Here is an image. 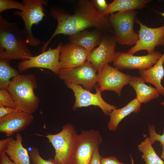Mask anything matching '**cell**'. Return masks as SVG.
<instances>
[{"label":"cell","instance_id":"1","mask_svg":"<svg viewBox=\"0 0 164 164\" xmlns=\"http://www.w3.org/2000/svg\"><path fill=\"white\" fill-rule=\"evenodd\" d=\"M50 12L57 21V25L51 37L42 46V52L46 50L52 39L58 34L69 36L91 27L104 33H114L108 18L99 13L91 1L88 0H79L72 14L57 7L51 8Z\"/></svg>","mask_w":164,"mask_h":164},{"label":"cell","instance_id":"2","mask_svg":"<svg viewBox=\"0 0 164 164\" xmlns=\"http://www.w3.org/2000/svg\"><path fill=\"white\" fill-rule=\"evenodd\" d=\"M26 35L18 24L4 19L0 14V59L24 61L33 56Z\"/></svg>","mask_w":164,"mask_h":164},{"label":"cell","instance_id":"3","mask_svg":"<svg viewBox=\"0 0 164 164\" xmlns=\"http://www.w3.org/2000/svg\"><path fill=\"white\" fill-rule=\"evenodd\" d=\"M37 79L33 74H19L11 80L8 89L16 108L20 111L32 114L38 108L39 98L34 89L37 88Z\"/></svg>","mask_w":164,"mask_h":164},{"label":"cell","instance_id":"4","mask_svg":"<svg viewBox=\"0 0 164 164\" xmlns=\"http://www.w3.org/2000/svg\"><path fill=\"white\" fill-rule=\"evenodd\" d=\"M38 135L46 137L52 144L55 152L53 160L57 164H71L78 134L71 124H65L56 134Z\"/></svg>","mask_w":164,"mask_h":164},{"label":"cell","instance_id":"5","mask_svg":"<svg viewBox=\"0 0 164 164\" xmlns=\"http://www.w3.org/2000/svg\"><path fill=\"white\" fill-rule=\"evenodd\" d=\"M137 12L135 10L119 11L110 14L108 18L114 30L117 43L121 45H135L139 39L133 26Z\"/></svg>","mask_w":164,"mask_h":164},{"label":"cell","instance_id":"6","mask_svg":"<svg viewBox=\"0 0 164 164\" xmlns=\"http://www.w3.org/2000/svg\"><path fill=\"white\" fill-rule=\"evenodd\" d=\"M48 2L46 0H23L22 2L26 6L25 10L16 11L13 14V15H18L23 19L24 24L23 30L28 45L31 46L37 47L42 43L33 36L32 28L33 25L39 24L45 16L44 5H46Z\"/></svg>","mask_w":164,"mask_h":164},{"label":"cell","instance_id":"7","mask_svg":"<svg viewBox=\"0 0 164 164\" xmlns=\"http://www.w3.org/2000/svg\"><path fill=\"white\" fill-rule=\"evenodd\" d=\"M102 142L98 131H82L77 135L71 164H88L95 149Z\"/></svg>","mask_w":164,"mask_h":164},{"label":"cell","instance_id":"8","mask_svg":"<svg viewBox=\"0 0 164 164\" xmlns=\"http://www.w3.org/2000/svg\"><path fill=\"white\" fill-rule=\"evenodd\" d=\"M65 83L67 87L71 89L74 93L75 100L72 108L73 110L79 108L92 105L98 106L105 115H108L117 108V106L107 103L103 99L101 96L102 91L98 85H96L95 88L96 93L93 94L84 89L80 85Z\"/></svg>","mask_w":164,"mask_h":164},{"label":"cell","instance_id":"9","mask_svg":"<svg viewBox=\"0 0 164 164\" xmlns=\"http://www.w3.org/2000/svg\"><path fill=\"white\" fill-rule=\"evenodd\" d=\"M97 72L92 64L87 61L77 67L60 69L58 76L65 83L82 85L84 89L90 91L96 85Z\"/></svg>","mask_w":164,"mask_h":164},{"label":"cell","instance_id":"10","mask_svg":"<svg viewBox=\"0 0 164 164\" xmlns=\"http://www.w3.org/2000/svg\"><path fill=\"white\" fill-rule=\"evenodd\" d=\"M136 22L140 26L138 31L139 39L127 53L133 55L142 50H146L148 54L154 53L157 46H164V25L157 28H150L143 25L137 18Z\"/></svg>","mask_w":164,"mask_h":164},{"label":"cell","instance_id":"11","mask_svg":"<svg viewBox=\"0 0 164 164\" xmlns=\"http://www.w3.org/2000/svg\"><path fill=\"white\" fill-rule=\"evenodd\" d=\"M63 46V43L59 42L55 49L49 48L47 51L42 52L37 56L20 61L18 65V70L22 72L32 68H41L50 70L58 75L60 70L59 57Z\"/></svg>","mask_w":164,"mask_h":164},{"label":"cell","instance_id":"12","mask_svg":"<svg viewBox=\"0 0 164 164\" xmlns=\"http://www.w3.org/2000/svg\"><path fill=\"white\" fill-rule=\"evenodd\" d=\"M117 43L114 33H104L98 47L88 53L87 61L98 72L105 65L113 62Z\"/></svg>","mask_w":164,"mask_h":164},{"label":"cell","instance_id":"13","mask_svg":"<svg viewBox=\"0 0 164 164\" xmlns=\"http://www.w3.org/2000/svg\"><path fill=\"white\" fill-rule=\"evenodd\" d=\"M98 85L102 91H112L119 97L121 96V91L124 86L130 82L131 76L124 73L116 67L108 64L105 65L98 72Z\"/></svg>","mask_w":164,"mask_h":164},{"label":"cell","instance_id":"14","mask_svg":"<svg viewBox=\"0 0 164 164\" xmlns=\"http://www.w3.org/2000/svg\"><path fill=\"white\" fill-rule=\"evenodd\" d=\"M162 54L155 51L151 54L143 56H135L127 53L116 52L113 64L119 70L124 69L144 70L153 66Z\"/></svg>","mask_w":164,"mask_h":164},{"label":"cell","instance_id":"15","mask_svg":"<svg viewBox=\"0 0 164 164\" xmlns=\"http://www.w3.org/2000/svg\"><path fill=\"white\" fill-rule=\"evenodd\" d=\"M88 53L84 48L73 43L63 45L59 57L60 70L80 66L87 61Z\"/></svg>","mask_w":164,"mask_h":164},{"label":"cell","instance_id":"16","mask_svg":"<svg viewBox=\"0 0 164 164\" xmlns=\"http://www.w3.org/2000/svg\"><path fill=\"white\" fill-rule=\"evenodd\" d=\"M32 114L18 111L6 115L0 118V132L8 137L22 131L33 121Z\"/></svg>","mask_w":164,"mask_h":164},{"label":"cell","instance_id":"17","mask_svg":"<svg viewBox=\"0 0 164 164\" xmlns=\"http://www.w3.org/2000/svg\"><path fill=\"white\" fill-rule=\"evenodd\" d=\"M15 139L8 138L6 145L2 152H5L16 164H30V159L27 150L22 144V138L19 133L16 134Z\"/></svg>","mask_w":164,"mask_h":164},{"label":"cell","instance_id":"18","mask_svg":"<svg viewBox=\"0 0 164 164\" xmlns=\"http://www.w3.org/2000/svg\"><path fill=\"white\" fill-rule=\"evenodd\" d=\"M104 33L95 29L93 31L85 29L69 36L70 42L80 46L89 53L100 43Z\"/></svg>","mask_w":164,"mask_h":164},{"label":"cell","instance_id":"19","mask_svg":"<svg viewBox=\"0 0 164 164\" xmlns=\"http://www.w3.org/2000/svg\"><path fill=\"white\" fill-rule=\"evenodd\" d=\"M164 53L156 63L149 69L139 71L140 77L145 81L153 84L159 94L164 96V87L161 83L164 77Z\"/></svg>","mask_w":164,"mask_h":164},{"label":"cell","instance_id":"20","mask_svg":"<svg viewBox=\"0 0 164 164\" xmlns=\"http://www.w3.org/2000/svg\"><path fill=\"white\" fill-rule=\"evenodd\" d=\"M129 84L135 90L136 94V98L141 104L146 103L159 97V93L158 90L146 85L140 77L131 76Z\"/></svg>","mask_w":164,"mask_h":164},{"label":"cell","instance_id":"21","mask_svg":"<svg viewBox=\"0 0 164 164\" xmlns=\"http://www.w3.org/2000/svg\"><path fill=\"white\" fill-rule=\"evenodd\" d=\"M141 104L135 98L124 107L113 110L109 114V129L112 131L116 130L119 123L125 118L132 113H137L140 111Z\"/></svg>","mask_w":164,"mask_h":164},{"label":"cell","instance_id":"22","mask_svg":"<svg viewBox=\"0 0 164 164\" xmlns=\"http://www.w3.org/2000/svg\"><path fill=\"white\" fill-rule=\"evenodd\" d=\"M150 0H114L108 4L107 10L103 14L105 16L115 12L135 10L142 9L151 2Z\"/></svg>","mask_w":164,"mask_h":164},{"label":"cell","instance_id":"23","mask_svg":"<svg viewBox=\"0 0 164 164\" xmlns=\"http://www.w3.org/2000/svg\"><path fill=\"white\" fill-rule=\"evenodd\" d=\"M152 145L149 137H148L138 145V149L142 153V157L145 164H164Z\"/></svg>","mask_w":164,"mask_h":164},{"label":"cell","instance_id":"24","mask_svg":"<svg viewBox=\"0 0 164 164\" xmlns=\"http://www.w3.org/2000/svg\"><path fill=\"white\" fill-rule=\"evenodd\" d=\"M9 60L0 59V89H8L11 80L19 74L10 65Z\"/></svg>","mask_w":164,"mask_h":164},{"label":"cell","instance_id":"25","mask_svg":"<svg viewBox=\"0 0 164 164\" xmlns=\"http://www.w3.org/2000/svg\"><path fill=\"white\" fill-rule=\"evenodd\" d=\"M25 5L22 2L14 0H0V13L11 9H16L24 11Z\"/></svg>","mask_w":164,"mask_h":164},{"label":"cell","instance_id":"26","mask_svg":"<svg viewBox=\"0 0 164 164\" xmlns=\"http://www.w3.org/2000/svg\"><path fill=\"white\" fill-rule=\"evenodd\" d=\"M29 154L30 160L33 164H57L53 159L46 160L43 159L39 153L38 149L35 147H32Z\"/></svg>","mask_w":164,"mask_h":164},{"label":"cell","instance_id":"27","mask_svg":"<svg viewBox=\"0 0 164 164\" xmlns=\"http://www.w3.org/2000/svg\"><path fill=\"white\" fill-rule=\"evenodd\" d=\"M0 106L16 108L15 102L7 90L0 89Z\"/></svg>","mask_w":164,"mask_h":164},{"label":"cell","instance_id":"28","mask_svg":"<svg viewBox=\"0 0 164 164\" xmlns=\"http://www.w3.org/2000/svg\"><path fill=\"white\" fill-rule=\"evenodd\" d=\"M148 130L152 144H154L156 141H159L160 142L161 146H164V131L162 135L158 134L156 132L153 125H149Z\"/></svg>","mask_w":164,"mask_h":164},{"label":"cell","instance_id":"29","mask_svg":"<svg viewBox=\"0 0 164 164\" xmlns=\"http://www.w3.org/2000/svg\"><path fill=\"white\" fill-rule=\"evenodd\" d=\"M91 2L97 12L103 16L108 7V4H107L105 0H92Z\"/></svg>","mask_w":164,"mask_h":164},{"label":"cell","instance_id":"30","mask_svg":"<svg viewBox=\"0 0 164 164\" xmlns=\"http://www.w3.org/2000/svg\"><path fill=\"white\" fill-rule=\"evenodd\" d=\"M101 157L99 153V146H98L95 149L88 164H101Z\"/></svg>","mask_w":164,"mask_h":164},{"label":"cell","instance_id":"31","mask_svg":"<svg viewBox=\"0 0 164 164\" xmlns=\"http://www.w3.org/2000/svg\"><path fill=\"white\" fill-rule=\"evenodd\" d=\"M101 164H125L119 161L114 156H111L104 158L101 157Z\"/></svg>","mask_w":164,"mask_h":164},{"label":"cell","instance_id":"32","mask_svg":"<svg viewBox=\"0 0 164 164\" xmlns=\"http://www.w3.org/2000/svg\"><path fill=\"white\" fill-rule=\"evenodd\" d=\"M18 111H19L16 108L0 106V118L6 115Z\"/></svg>","mask_w":164,"mask_h":164},{"label":"cell","instance_id":"33","mask_svg":"<svg viewBox=\"0 0 164 164\" xmlns=\"http://www.w3.org/2000/svg\"><path fill=\"white\" fill-rule=\"evenodd\" d=\"M0 164H16L9 159L5 152L0 153Z\"/></svg>","mask_w":164,"mask_h":164},{"label":"cell","instance_id":"34","mask_svg":"<svg viewBox=\"0 0 164 164\" xmlns=\"http://www.w3.org/2000/svg\"><path fill=\"white\" fill-rule=\"evenodd\" d=\"M162 151L161 155V158L164 159V146H162Z\"/></svg>","mask_w":164,"mask_h":164},{"label":"cell","instance_id":"35","mask_svg":"<svg viewBox=\"0 0 164 164\" xmlns=\"http://www.w3.org/2000/svg\"><path fill=\"white\" fill-rule=\"evenodd\" d=\"M160 14L164 18V12H161V13H158Z\"/></svg>","mask_w":164,"mask_h":164},{"label":"cell","instance_id":"36","mask_svg":"<svg viewBox=\"0 0 164 164\" xmlns=\"http://www.w3.org/2000/svg\"><path fill=\"white\" fill-rule=\"evenodd\" d=\"M161 104L164 107V101H162L161 103Z\"/></svg>","mask_w":164,"mask_h":164}]
</instances>
